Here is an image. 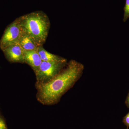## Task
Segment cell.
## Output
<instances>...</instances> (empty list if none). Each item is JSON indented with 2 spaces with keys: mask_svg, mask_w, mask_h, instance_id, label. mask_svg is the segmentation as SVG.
Instances as JSON below:
<instances>
[{
  "mask_svg": "<svg viewBox=\"0 0 129 129\" xmlns=\"http://www.w3.org/2000/svg\"><path fill=\"white\" fill-rule=\"evenodd\" d=\"M84 69L83 64L71 60L65 68L50 80L46 83H36L37 100L44 105L55 104L80 77Z\"/></svg>",
  "mask_w": 129,
  "mask_h": 129,
  "instance_id": "1",
  "label": "cell"
},
{
  "mask_svg": "<svg viewBox=\"0 0 129 129\" xmlns=\"http://www.w3.org/2000/svg\"><path fill=\"white\" fill-rule=\"evenodd\" d=\"M23 33L32 38L39 46L45 44L50 27L48 16L37 11L18 17Z\"/></svg>",
  "mask_w": 129,
  "mask_h": 129,
  "instance_id": "2",
  "label": "cell"
},
{
  "mask_svg": "<svg viewBox=\"0 0 129 129\" xmlns=\"http://www.w3.org/2000/svg\"><path fill=\"white\" fill-rule=\"evenodd\" d=\"M67 64V60L58 62L42 61L35 72L37 83H46L56 76Z\"/></svg>",
  "mask_w": 129,
  "mask_h": 129,
  "instance_id": "3",
  "label": "cell"
},
{
  "mask_svg": "<svg viewBox=\"0 0 129 129\" xmlns=\"http://www.w3.org/2000/svg\"><path fill=\"white\" fill-rule=\"evenodd\" d=\"M23 32L18 18H16L6 28L0 40L2 50L11 45L18 42Z\"/></svg>",
  "mask_w": 129,
  "mask_h": 129,
  "instance_id": "4",
  "label": "cell"
},
{
  "mask_svg": "<svg viewBox=\"0 0 129 129\" xmlns=\"http://www.w3.org/2000/svg\"><path fill=\"white\" fill-rule=\"evenodd\" d=\"M2 51L9 62L24 63V51L18 43L9 45Z\"/></svg>",
  "mask_w": 129,
  "mask_h": 129,
  "instance_id": "5",
  "label": "cell"
},
{
  "mask_svg": "<svg viewBox=\"0 0 129 129\" xmlns=\"http://www.w3.org/2000/svg\"><path fill=\"white\" fill-rule=\"evenodd\" d=\"M24 63H27L31 67L35 73L39 68L42 61L37 50L24 51Z\"/></svg>",
  "mask_w": 129,
  "mask_h": 129,
  "instance_id": "6",
  "label": "cell"
},
{
  "mask_svg": "<svg viewBox=\"0 0 129 129\" xmlns=\"http://www.w3.org/2000/svg\"><path fill=\"white\" fill-rule=\"evenodd\" d=\"M18 43L24 51L36 50L39 46L32 38L23 33L22 34Z\"/></svg>",
  "mask_w": 129,
  "mask_h": 129,
  "instance_id": "7",
  "label": "cell"
},
{
  "mask_svg": "<svg viewBox=\"0 0 129 129\" xmlns=\"http://www.w3.org/2000/svg\"><path fill=\"white\" fill-rule=\"evenodd\" d=\"M37 51L42 61L58 62L67 60L65 58L48 52L44 49L43 45L38 47Z\"/></svg>",
  "mask_w": 129,
  "mask_h": 129,
  "instance_id": "8",
  "label": "cell"
},
{
  "mask_svg": "<svg viewBox=\"0 0 129 129\" xmlns=\"http://www.w3.org/2000/svg\"><path fill=\"white\" fill-rule=\"evenodd\" d=\"M123 19V21L125 22L129 18V0H125V5L124 8Z\"/></svg>",
  "mask_w": 129,
  "mask_h": 129,
  "instance_id": "9",
  "label": "cell"
},
{
  "mask_svg": "<svg viewBox=\"0 0 129 129\" xmlns=\"http://www.w3.org/2000/svg\"><path fill=\"white\" fill-rule=\"evenodd\" d=\"M0 129H8L5 119L0 113Z\"/></svg>",
  "mask_w": 129,
  "mask_h": 129,
  "instance_id": "10",
  "label": "cell"
},
{
  "mask_svg": "<svg viewBox=\"0 0 129 129\" xmlns=\"http://www.w3.org/2000/svg\"><path fill=\"white\" fill-rule=\"evenodd\" d=\"M123 121L125 124L128 127H129V112L124 118Z\"/></svg>",
  "mask_w": 129,
  "mask_h": 129,
  "instance_id": "11",
  "label": "cell"
},
{
  "mask_svg": "<svg viewBox=\"0 0 129 129\" xmlns=\"http://www.w3.org/2000/svg\"><path fill=\"white\" fill-rule=\"evenodd\" d=\"M125 103H126V104L127 105V107L129 108V92L128 94V96H127L126 101H125Z\"/></svg>",
  "mask_w": 129,
  "mask_h": 129,
  "instance_id": "12",
  "label": "cell"
}]
</instances>
